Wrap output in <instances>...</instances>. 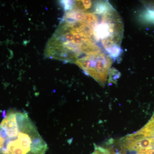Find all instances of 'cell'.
Here are the masks:
<instances>
[{"instance_id":"obj_1","label":"cell","mask_w":154,"mask_h":154,"mask_svg":"<svg viewBox=\"0 0 154 154\" xmlns=\"http://www.w3.org/2000/svg\"><path fill=\"white\" fill-rule=\"evenodd\" d=\"M48 149L26 112H7L0 123V154H45Z\"/></svg>"},{"instance_id":"obj_2","label":"cell","mask_w":154,"mask_h":154,"mask_svg":"<svg viewBox=\"0 0 154 154\" xmlns=\"http://www.w3.org/2000/svg\"><path fill=\"white\" fill-rule=\"evenodd\" d=\"M147 137H154V113L150 120L140 130Z\"/></svg>"},{"instance_id":"obj_3","label":"cell","mask_w":154,"mask_h":154,"mask_svg":"<svg viewBox=\"0 0 154 154\" xmlns=\"http://www.w3.org/2000/svg\"><path fill=\"white\" fill-rule=\"evenodd\" d=\"M135 154H154V148L146 150L140 151L138 152Z\"/></svg>"},{"instance_id":"obj_4","label":"cell","mask_w":154,"mask_h":154,"mask_svg":"<svg viewBox=\"0 0 154 154\" xmlns=\"http://www.w3.org/2000/svg\"><path fill=\"white\" fill-rule=\"evenodd\" d=\"M113 154H116L115 153H114V152H113Z\"/></svg>"}]
</instances>
